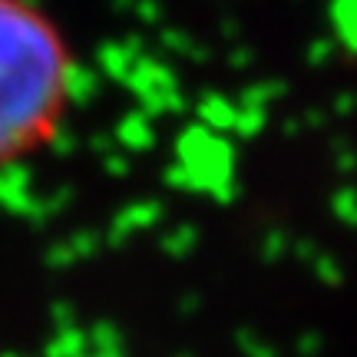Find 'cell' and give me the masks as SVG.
I'll return each instance as SVG.
<instances>
[{"label": "cell", "instance_id": "obj_1", "mask_svg": "<svg viewBox=\"0 0 357 357\" xmlns=\"http://www.w3.org/2000/svg\"><path fill=\"white\" fill-rule=\"evenodd\" d=\"M73 96L63 30L33 0H0V169L50 146Z\"/></svg>", "mask_w": 357, "mask_h": 357}]
</instances>
